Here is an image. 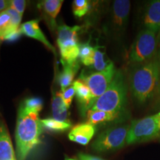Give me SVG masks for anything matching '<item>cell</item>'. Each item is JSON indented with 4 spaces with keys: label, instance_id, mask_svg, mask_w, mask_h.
Here are the masks:
<instances>
[{
    "label": "cell",
    "instance_id": "obj_1",
    "mask_svg": "<svg viewBox=\"0 0 160 160\" xmlns=\"http://www.w3.org/2000/svg\"><path fill=\"white\" fill-rule=\"evenodd\" d=\"M130 88L138 103L143 105L158 93L159 62L158 55L145 62L133 65L129 77Z\"/></svg>",
    "mask_w": 160,
    "mask_h": 160
},
{
    "label": "cell",
    "instance_id": "obj_2",
    "mask_svg": "<svg viewBox=\"0 0 160 160\" xmlns=\"http://www.w3.org/2000/svg\"><path fill=\"white\" fill-rule=\"evenodd\" d=\"M42 129L39 113L28 111L21 104L15 132L18 160L27 159L30 153L41 144Z\"/></svg>",
    "mask_w": 160,
    "mask_h": 160
},
{
    "label": "cell",
    "instance_id": "obj_3",
    "mask_svg": "<svg viewBox=\"0 0 160 160\" xmlns=\"http://www.w3.org/2000/svg\"><path fill=\"white\" fill-rule=\"evenodd\" d=\"M127 93L128 87L124 74L117 71L106 91L91 104L88 111H103L122 114L127 103Z\"/></svg>",
    "mask_w": 160,
    "mask_h": 160
},
{
    "label": "cell",
    "instance_id": "obj_4",
    "mask_svg": "<svg viewBox=\"0 0 160 160\" xmlns=\"http://www.w3.org/2000/svg\"><path fill=\"white\" fill-rule=\"evenodd\" d=\"M160 34L143 28L138 33L129 53V62L133 65L149 61L158 55Z\"/></svg>",
    "mask_w": 160,
    "mask_h": 160
},
{
    "label": "cell",
    "instance_id": "obj_5",
    "mask_svg": "<svg viewBox=\"0 0 160 160\" xmlns=\"http://www.w3.org/2000/svg\"><path fill=\"white\" fill-rule=\"evenodd\" d=\"M160 137V113L135 119L130 125L127 145L147 142Z\"/></svg>",
    "mask_w": 160,
    "mask_h": 160
},
{
    "label": "cell",
    "instance_id": "obj_6",
    "mask_svg": "<svg viewBox=\"0 0 160 160\" xmlns=\"http://www.w3.org/2000/svg\"><path fill=\"white\" fill-rule=\"evenodd\" d=\"M129 129V125H123L105 130L92 144V149L97 153H106L122 148L127 145Z\"/></svg>",
    "mask_w": 160,
    "mask_h": 160
},
{
    "label": "cell",
    "instance_id": "obj_7",
    "mask_svg": "<svg viewBox=\"0 0 160 160\" xmlns=\"http://www.w3.org/2000/svg\"><path fill=\"white\" fill-rule=\"evenodd\" d=\"M117 71L114 65L111 62L107 68L102 71L94 72L89 75H81L80 79L82 80L91 90L93 96V102L106 91L111 85Z\"/></svg>",
    "mask_w": 160,
    "mask_h": 160
},
{
    "label": "cell",
    "instance_id": "obj_8",
    "mask_svg": "<svg viewBox=\"0 0 160 160\" xmlns=\"http://www.w3.org/2000/svg\"><path fill=\"white\" fill-rule=\"evenodd\" d=\"M131 11V2L128 0H116L112 3L108 22L110 33L119 37L125 33Z\"/></svg>",
    "mask_w": 160,
    "mask_h": 160
},
{
    "label": "cell",
    "instance_id": "obj_9",
    "mask_svg": "<svg viewBox=\"0 0 160 160\" xmlns=\"http://www.w3.org/2000/svg\"><path fill=\"white\" fill-rule=\"evenodd\" d=\"M81 28L78 25L68 26L62 25L58 27L57 45L60 54L65 55L77 51L79 48L78 43V33Z\"/></svg>",
    "mask_w": 160,
    "mask_h": 160
},
{
    "label": "cell",
    "instance_id": "obj_10",
    "mask_svg": "<svg viewBox=\"0 0 160 160\" xmlns=\"http://www.w3.org/2000/svg\"><path fill=\"white\" fill-rule=\"evenodd\" d=\"M143 28L151 30L160 34V0L149 2L142 16Z\"/></svg>",
    "mask_w": 160,
    "mask_h": 160
},
{
    "label": "cell",
    "instance_id": "obj_11",
    "mask_svg": "<svg viewBox=\"0 0 160 160\" xmlns=\"http://www.w3.org/2000/svg\"><path fill=\"white\" fill-rule=\"evenodd\" d=\"M97 128L89 122L80 123L72 128L68 133L71 142L82 145H87L94 136Z\"/></svg>",
    "mask_w": 160,
    "mask_h": 160
},
{
    "label": "cell",
    "instance_id": "obj_12",
    "mask_svg": "<svg viewBox=\"0 0 160 160\" xmlns=\"http://www.w3.org/2000/svg\"><path fill=\"white\" fill-rule=\"evenodd\" d=\"M20 31H21L22 34L41 42L46 48H48L50 51H51L54 54H56L55 48L48 40L40 28L38 20H31V21L26 22L22 24L20 26Z\"/></svg>",
    "mask_w": 160,
    "mask_h": 160
},
{
    "label": "cell",
    "instance_id": "obj_13",
    "mask_svg": "<svg viewBox=\"0 0 160 160\" xmlns=\"http://www.w3.org/2000/svg\"><path fill=\"white\" fill-rule=\"evenodd\" d=\"M13 144L7 127L0 122V160H15Z\"/></svg>",
    "mask_w": 160,
    "mask_h": 160
},
{
    "label": "cell",
    "instance_id": "obj_14",
    "mask_svg": "<svg viewBox=\"0 0 160 160\" xmlns=\"http://www.w3.org/2000/svg\"><path fill=\"white\" fill-rule=\"evenodd\" d=\"M72 85L74 88L77 99L79 104L81 105V111L84 113L87 112L93 102V96L91 90L82 80L80 79L75 80Z\"/></svg>",
    "mask_w": 160,
    "mask_h": 160
},
{
    "label": "cell",
    "instance_id": "obj_15",
    "mask_svg": "<svg viewBox=\"0 0 160 160\" xmlns=\"http://www.w3.org/2000/svg\"><path fill=\"white\" fill-rule=\"evenodd\" d=\"M62 4V0H45L38 5V8L50 22L51 25L54 26L55 19L59 13Z\"/></svg>",
    "mask_w": 160,
    "mask_h": 160
},
{
    "label": "cell",
    "instance_id": "obj_16",
    "mask_svg": "<svg viewBox=\"0 0 160 160\" xmlns=\"http://www.w3.org/2000/svg\"><path fill=\"white\" fill-rule=\"evenodd\" d=\"M52 115L53 118L63 122H70L68 119V108L62 99L59 91L53 93L52 96Z\"/></svg>",
    "mask_w": 160,
    "mask_h": 160
},
{
    "label": "cell",
    "instance_id": "obj_17",
    "mask_svg": "<svg viewBox=\"0 0 160 160\" xmlns=\"http://www.w3.org/2000/svg\"><path fill=\"white\" fill-rule=\"evenodd\" d=\"M121 113H113V112H107L103 111H87L88 122L93 125L105 124L106 122L114 121L118 119Z\"/></svg>",
    "mask_w": 160,
    "mask_h": 160
},
{
    "label": "cell",
    "instance_id": "obj_18",
    "mask_svg": "<svg viewBox=\"0 0 160 160\" xmlns=\"http://www.w3.org/2000/svg\"><path fill=\"white\" fill-rule=\"evenodd\" d=\"M62 65L64 67L63 71L58 76V83L61 87V91H64L73 84V79L79 69L77 63L75 65L62 63Z\"/></svg>",
    "mask_w": 160,
    "mask_h": 160
},
{
    "label": "cell",
    "instance_id": "obj_19",
    "mask_svg": "<svg viewBox=\"0 0 160 160\" xmlns=\"http://www.w3.org/2000/svg\"><path fill=\"white\" fill-rule=\"evenodd\" d=\"M42 128L51 133H62L71 128V122H63L54 118H47L41 119Z\"/></svg>",
    "mask_w": 160,
    "mask_h": 160
},
{
    "label": "cell",
    "instance_id": "obj_20",
    "mask_svg": "<svg viewBox=\"0 0 160 160\" xmlns=\"http://www.w3.org/2000/svg\"><path fill=\"white\" fill-rule=\"evenodd\" d=\"M18 29L12 25L11 17L7 10L0 13V40H5L8 35Z\"/></svg>",
    "mask_w": 160,
    "mask_h": 160
},
{
    "label": "cell",
    "instance_id": "obj_21",
    "mask_svg": "<svg viewBox=\"0 0 160 160\" xmlns=\"http://www.w3.org/2000/svg\"><path fill=\"white\" fill-rule=\"evenodd\" d=\"M95 47H93L90 42H85L79 45V58L81 62L86 66H92L93 63Z\"/></svg>",
    "mask_w": 160,
    "mask_h": 160
},
{
    "label": "cell",
    "instance_id": "obj_22",
    "mask_svg": "<svg viewBox=\"0 0 160 160\" xmlns=\"http://www.w3.org/2000/svg\"><path fill=\"white\" fill-rule=\"evenodd\" d=\"M111 62L105 59V53L100 50L99 46H96L94 56H93V68L97 72L102 71L107 68Z\"/></svg>",
    "mask_w": 160,
    "mask_h": 160
},
{
    "label": "cell",
    "instance_id": "obj_23",
    "mask_svg": "<svg viewBox=\"0 0 160 160\" xmlns=\"http://www.w3.org/2000/svg\"><path fill=\"white\" fill-rule=\"evenodd\" d=\"M22 105L28 111L36 112L39 113L42 110L43 100L39 97L27 98L22 103Z\"/></svg>",
    "mask_w": 160,
    "mask_h": 160
},
{
    "label": "cell",
    "instance_id": "obj_24",
    "mask_svg": "<svg viewBox=\"0 0 160 160\" xmlns=\"http://www.w3.org/2000/svg\"><path fill=\"white\" fill-rule=\"evenodd\" d=\"M89 5V2L87 0H74L72 4L73 14L78 18L84 17L88 11Z\"/></svg>",
    "mask_w": 160,
    "mask_h": 160
},
{
    "label": "cell",
    "instance_id": "obj_25",
    "mask_svg": "<svg viewBox=\"0 0 160 160\" xmlns=\"http://www.w3.org/2000/svg\"><path fill=\"white\" fill-rule=\"evenodd\" d=\"M60 96H61L62 99L65 103L66 107L69 109V108L71 107L72 101H73L74 96L76 95L74 88L73 85H71L70 87L66 88L64 91H59Z\"/></svg>",
    "mask_w": 160,
    "mask_h": 160
},
{
    "label": "cell",
    "instance_id": "obj_26",
    "mask_svg": "<svg viewBox=\"0 0 160 160\" xmlns=\"http://www.w3.org/2000/svg\"><path fill=\"white\" fill-rule=\"evenodd\" d=\"M10 2H11L10 8L14 10L21 16L23 15L26 7V1L25 0H11Z\"/></svg>",
    "mask_w": 160,
    "mask_h": 160
},
{
    "label": "cell",
    "instance_id": "obj_27",
    "mask_svg": "<svg viewBox=\"0 0 160 160\" xmlns=\"http://www.w3.org/2000/svg\"><path fill=\"white\" fill-rule=\"evenodd\" d=\"M22 34L21 33V31H20V28L19 29L17 30V31L12 32L11 33H10L9 35H8L7 37H5V40L6 41H8V42H13V41H16L17 39H19L20 35Z\"/></svg>",
    "mask_w": 160,
    "mask_h": 160
},
{
    "label": "cell",
    "instance_id": "obj_28",
    "mask_svg": "<svg viewBox=\"0 0 160 160\" xmlns=\"http://www.w3.org/2000/svg\"><path fill=\"white\" fill-rule=\"evenodd\" d=\"M78 157H79V160H105L102 159V158L89 154H85V153H79Z\"/></svg>",
    "mask_w": 160,
    "mask_h": 160
},
{
    "label": "cell",
    "instance_id": "obj_29",
    "mask_svg": "<svg viewBox=\"0 0 160 160\" xmlns=\"http://www.w3.org/2000/svg\"><path fill=\"white\" fill-rule=\"evenodd\" d=\"M10 5H11V2L8 0H0V13L8 9Z\"/></svg>",
    "mask_w": 160,
    "mask_h": 160
},
{
    "label": "cell",
    "instance_id": "obj_30",
    "mask_svg": "<svg viewBox=\"0 0 160 160\" xmlns=\"http://www.w3.org/2000/svg\"><path fill=\"white\" fill-rule=\"evenodd\" d=\"M158 57H159V89H158V93L160 96V51L158 53Z\"/></svg>",
    "mask_w": 160,
    "mask_h": 160
},
{
    "label": "cell",
    "instance_id": "obj_31",
    "mask_svg": "<svg viewBox=\"0 0 160 160\" xmlns=\"http://www.w3.org/2000/svg\"><path fill=\"white\" fill-rule=\"evenodd\" d=\"M65 160H76L74 159H71V158H68V157H66Z\"/></svg>",
    "mask_w": 160,
    "mask_h": 160
},
{
    "label": "cell",
    "instance_id": "obj_32",
    "mask_svg": "<svg viewBox=\"0 0 160 160\" xmlns=\"http://www.w3.org/2000/svg\"><path fill=\"white\" fill-rule=\"evenodd\" d=\"M15 160H17V159H15Z\"/></svg>",
    "mask_w": 160,
    "mask_h": 160
},
{
    "label": "cell",
    "instance_id": "obj_33",
    "mask_svg": "<svg viewBox=\"0 0 160 160\" xmlns=\"http://www.w3.org/2000/svg\"><path fill=\"white\" fill-rule=\"evenodd\" d=\"M159 113H160V112H159Z\"/></svg>",
    "mask_w": 160,
    "mask_h": 160
}]
</instances>
